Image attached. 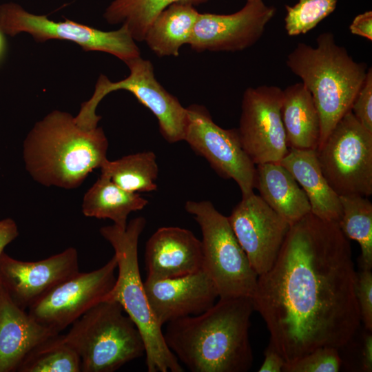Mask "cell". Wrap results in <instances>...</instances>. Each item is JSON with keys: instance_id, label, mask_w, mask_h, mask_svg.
<instances>
[{"instance_id": "cell-36", "label": "cell", "mask_w": 372, "mask_h": 372, "mask_svg": "<svg viewBox=\"0 0 372 372\" xmlns=\"http://www.w3.org/2000/svg\"><path fill=\"white\" fill-rule=\"evenodd\" d=\"M362 366L365 372L372 371V335L367 333L363 340Z\"/></svg>"}, {"instance_id": "cell-8", "label": "cell", "mask_w": 372, "mask_h": 372, "mask_svg": "<svg viewBox=\"0 0 372 372\" xmlns=\"http://www.w3.org/2000/svg\"><path fill=\"white\" fill-rule=\"evenodd\" d=\"M125 64L130 74L124 79L112 82L103 74L99 76L92 96L81 104L74 117L76 123L86 130L98 127L101 118L96 113L99 103L110 92L123 90L132 93L156 116L159 131L168 143L183 141L187 121L186 107L157 81L150 61L138 56Z\"/></svg>"}, {"instance_id": "cell-16", "label": "cell", "mask_w": 372, "mask_h": 372, "mask_svg": "<svg viewBox=\"0 0 372 372\" xmlns=\"http://www.w3.org/2000/svg\"><path fill=\"white\" fill-rule=\"evenodd\" d=\"M79 271L78 253L74 247L34 262L15 259L4 251L0 256V284L24 310Z\"/></svg>"}, {"instance_id": "cell-9", "label": "cell", "mask_w": 372, "mask_h": 372, "mask_svg": "<svg viewBox=\"0 0 372 372\" xmlns=\"http://www.w3.org/2000/svg\"><path fill=\"white\" fill-rule=\"evenodd\" d=\"M0 30L10 37L28 33L37 42L50 39L73 42L85 52H106L125 63L141 56L136 41L125 25L116 30L103 31L68 19L54 21L46 15L31 13L14 2L0 5Z\"/></svg>"}, {"instance_id": "cell-18", "label": "cell", "mask_w": 372, "mask_h": 372, "mask_svg": "<svg viewBox=\"0 0 372 372\" xmlns=\"http://www.w3.org/2000/svg\"><path fill=\"white\" fill-rule=\"evenodd\" d=\"M147 278L183 276L203 268L201 241L189 230L178 227L158 229L146 243Z\"/></svg>"}, {"instance_id": "cell-17", "label": "cell", "mask_w": 372, "mask_h": 372, "mask_svg": "<svg viewBox=\"0 0 372 372\" xmlns=\"http://www.w3.org/2000/svg\"><path fill=\"white\" fill-rule=\"evenodd\" d=\"M143 286L151 310L161 327L178 318L203 313L219 297L215 283L203 268L180 277L146 278Z\"/></svg>"}, {"instance_id": "cell-20", "label": "cell", "mask_w": 372, "mask_h": 372, "mask_svg": "<svg viewBox=\"0 0 372 372\" xmlns=\"http://www.w3.org/2000/svg\"><path fill=\"white\" fill-rule=\"evenodd\" d=\"M280 163L292 174L306 194L311 212L322 220L338 223L342 216L340 196L323 175L316 149L289 148Z\"/></svg>"}, {"instance_id": "cell-28", "label": "cell", "mask_w": 372, "mask_h": 372, "mask_svg": "<svg viewBox=\"0 0 372 372\" xmlns=\"http://www.w3.org/2000/svg\"><path fill=\"white\" fill-rule=\"evenodd\" d=\"M17 371L81 372V360L76 352L59 334L35 347Z\"/></svg>"}, {"instance_id": "cell-33", "label": "cell", "mask_w": 372, "mask_h": 372, "mask_svg": "<svg viewBox=\"0 0 372 372\" xmlns=\"http://www.w3.org/2000/svg\"><path fill=\"white\" fill-rule=\"evenodd\" d=\"M351 34L372 41V11L358 14L349 25Z\"/></svg>"}, {"instance_id": "cell-31", "label": "cell", "mask_w": 372, "mask_h": 372, "mask_svg": "<svg viewBox=\"0 0 372 372\" xmlns=\"http://www.w3.org/2000/svg\"><path fill=\"white\" fill-rule=\"evenodd\" d=\"M355 296L358 303L361 321L365 328L372 330V273L369 269H361L356 273Z\"/></svg>"}, {"instance_id": "cell-14", "label": "cell", "mask_w": 372, "mask_h": 372, "mask_svg": "<svg viewBox=\"0 0 372 372\" xmlns=\"http://www.w3.org/2000/svg\"><path fill=\"white\" fill-rule=\"evenodd\" d=\"M249 262L260 276L275 262L291 225L259 195L242 198L227 217Z\"/></svg>"}, {"instance_id": "cell-38", "label": "cell", "mask_w": 372, "mask_h": 372, "mask_svg": "<svg viewBox=\"0 0 372 372\" xmlns=\"http://www.w3.org/2000/svg\"><path fill=\"white\" fill-rule=\"evenodd\" d=\"M247 2L263 1V0H246Z\"/></svg>"}, {"instance_id": "cell-13", "label": "cell", "mask_w": 372, "mask_h": 372, "mask_svg": "<svg viewBox=\"0 0 372 372\" xmlns=\"http://www.w3.org/2000/svg\"><path fill=\"white\" fill-rule=\"evenodd\" d=\"M117 269L116 256L90 272H78L60 283L29 308L39 324L60 333L89 309L105 300L112 289Z\"/></svg>"}, {"instance_id": "cell-37", "label": "cell", "mask_w": 372, "mask_h": 372, "mask_svg": "<svg viewBox=\"0 0 372 372\" xmlns=\"http://www.w3.org/2000/svg\"><path fill=\"white\" fill-rule=\"evenodd\" d=\"M4 34L0 30V60L3 57L6 49V41Z\"/></svg>"}, {"instance_id": "cell-29", "label": "cell", "mask_w": 372, "mask_h": 372, "mask_svg": "<svg viewBox=\"0 0 372 372\" xmlns=\"http://www.w3.org/2000/svg\"><path fill=\"white\" fill-rule=\"evenodd\" d=\"M338 0H298L285 6V28L290 37L304 34L316 28L336 8Z\"/></svg>"}, {"instance_id": "cell-34", "label": "cell", "mask_w": 372, "mask_h": 372, "mask_svg": "<svg viewBox=\"0 0 372 372\" xmlns=\"http://www.w3.org/2000/svg\"><path fill=\"white\" fill-rule=\"evenodd\" d=\"M283 358L269 343L265 351L264 361L258 369L259 372H280L285 364Z\"/></svg>"}, {"instance_id": "cell-30", "label": "cell", "mask_w": 372, "mask_h": 372, "mask_svg": "<svg viewBox=\"0 0 372 372\" xmlns=\"http://www.w3.org/2000/svg\"><path fill=\"white\" fill-rule=\"evenodd\" d=\"M338 349L320 347L290 363H285L284 372H338L342 365Z\"/></svg>"}, {"instance_id": "cell-10", "label": "cell", "mask_w": 372, "mask_h": 372, "mask_svg": "<svg viewBox=\"0 0 372 372\" xmlns=\"http://www.w3.org/2000/svg\"><path fill=\"white\" fill-rule=\"evenodd\" d=\"M316 151L323 175L338 196L372 194V132L351 110Z\"/></svg>"}, {"instance_id": "cell-12", "label": "cell", "mask_w": 372, "mask_h": 372, "mask_svg": "<svg viewBox=\"0 0 372 372\" xmlns=\"http://www.w3.org/2000/svg\"><path fill=\"white\" fill-rule=\"evenodd\" d=\"M283 90L276 85L247 88L239 127L243 149L256 165L280 163L289 152L282 120Z\"/></svg>"}, {"instance_id": "cell-22", "label": "cell", "mask_w": 372, "mask_h": 372, "mask_svg": "<svg viewBox=\"0 0 372 372\" xmlns=\"http://www.w3.org/2000/svg\"><path fill=\"white\" fill-rule=\"evenodd\" d=\"M282 90L281 115L288 147L317 149L320 123L310 92L302 82L290 85Z\"/></svg>"}, {"instance_id": "cell-3", "label": "cell", "mask_w": 372, "mask_h": 372, "mask_svg": "<svg viewBox=\"0 0 372 372\" xmlns=\"http://www.w3.org/2000/svg\"><path fill=\"white\" fill-rule=\"evenodd\" d=\"M108 141L101 127H79L70 113L54 110L38 121L23 142V161L34 180L67 189L79 187L107 159Z\"/></svg>"}, {"instance_id": "cell-19", "label": "cell", "mask_w": 372, "mask_h": 372, "mask_svg": "<svg viewBox=\"0 0 372 372\" xmlns=\"http://www.w3.org/2000/svg\"><path fill=\"white\" fill-rule=\"evenodd\" d=\"M58 333L39 324L0 284V372H15L38 345Z\"/></svg>"}, {"instance_id": "cell-15", "label": "cell", "mask_w": 372, "mask_h": 372, "mask_svg": "<svg viewBox=\"0 0 372 372\" xmlns=\"http://www.w3.org/2000/svg\"><path fill=\"white\" fill-rule=\"evenodd\" d=\"M276 12L274 6L257 1L229 14L199 13L188 45L198 52L243 50L259 41Z\"/></svg>"}, {"instance_id": "cell-7", "label": "cell", "mask_w": 372, "mask_h": 372, "mask_svg": "<svg viewBox=\"0 0 372 372\" xmlns=\"http://www.w3.org/2000/svg\"><path fill=\"white\" fill-rule=\"evenodd\" d=\"M202 233L203 269L209 275L219 298H251L258 275L240 245L228 218L208 200L185 203Z\"/></svg>"}, {"instance_id": "cell-2", "label": "cell", "mask_w": 372, "mask_h": 372, "mask_svg": "<svg viewBox=\"0 0 372 372\" xmlns=\"http://www.w3.org/2000/svg\"><path fill=\"white\" fill-rule=\"evenodd\" d=\"M250 297L220 298L203 313L167 322L170 351L192 372H246L254 361L249 342Z\"/></svg>"}, {"instance_id": "cell-6", "label": "cell", "mask_w": 372, "mask_h": 372, "mask_svg": "<svg viewBox=\"0 0 372 372\" xmlns=\"http://www.w3.org/2000/svg\"><path fill=\"white\" fill-rule=\"evenodd\" d=\"M121 305L104 300L61 335L81 360V372H114L145 354L143 338Z\"/></svg>"}, {"instance_id": "cell-35", "label": "cell", "mask_w": 372, "mask_h": 372, "mask_svg": "<svg viewBox=\"0 0 372 372\" xmlns=\"http://www.w3.org/2000/svg\"><path fill=\"white\" fill-rule=\"evenodd\" d=\"M19 236V229L15 221L6 218L0 220V256L4 248Z\"/></svg>"}, {"instance_id": "cell-26", "label": "cell", "mask_w": 372, "mask_h": 372, "mask_svg": "<svg viewBox=\"0 0 372 372\" xmlns=\"http://www.w3.org/2000/svg\"><path fill=\"white\" fill-rule=\"evenodd\" d=\"M209 0H113L105 8L103 17L110 24L125 25L136 41H144L145 34L155 17L176 2L194 6Z\"/></svg>"}, {"instance_id": "cell-5", "label": "cell", "mask_w": 372, "mask_h": 372, "mask_svg": "<svg viewBox=\"0 0 372 372\" xmlns=\"http://www.w3.org/2000/svg\"><path fill=\"white\" fill-rule=\"evenodd\" d=\"M145 225V218L137 217L125 229L114 224L100 229L114 251L118 268L115 283L105 300L118 302L139 330L145 343L147 371L182 372L183 367L168 348L162 327L151 310L141 278L138 244Z\"/></svg>"}, {"instance_id": "cell-27", "label": "cell", "mask_w": 372, "mask_h": 372, "mask_svg": "<svg viewBox=\"0 0 372 372\" xmlns=\"http://www.w3.org/2000/svg\"><path fill=\"white\" fill-rule=\"evenodd\" d=\"M342 216L338 225L348 239L357 241L361 249L362 269L372 268V203L360 195L339 196Z\"/></svg>"}, {"instance_id": "cell-32", "label": "cell", "mask_w": 372, "mask_h": 372, "mask_svg": "<svg viewBox=\"0 0 372 372\" xmlns=\"http://www.w3.org/2000/svg\"><path fill=\"white\" fill-rule=\"evenodd\" d=\"M358 122L372 132V69L368 68L365 80L351 109Z\"/></svg>"}, {"instance_id": "cell-24", "label": "cell", "mask_w": 372, "mask_h": 372, "mask_svg": "<svg viewBox=\"0 0 372 372\" xmlns=\"http://www.w3.org/2000/svg\"><path fill=\"white\" fill-rule=\"evenodd\" d=\"M147 204L148 200L138 193L121 189L101 174L85 193L82 211L87 217L110 219L114 225L125 229L129 214L143 209Z\"/></svg>"}, {"instance_id": "cell-4", "label": "cell", "mask_w": 372, "mask_h": 372, "mask_svg": "<svg viewBox=\"0 0 372 372\" xmlns=\"http://www.w3.org/2000/svg\"><path fill=\"white\" fill-rule=\"evenodd\" d=\"M286 65L312 96L320 118L319 147L351 110L367 65L355 61L344 47L336 43L331 32L319 34L316 47L298 43L287 55Z\"/></svg>"}, {"instance_id": "cell-21", "label": "cell", "mask_w": 372, "mask_h": 372, "mask_svg": "<svg viewBox=\"0 0 372 372\" xmlns=\"http://www.w3.org/2000/svg\"><path fill=\"white\" fill-rule=\"evenodd\" d=\"M255 189L261 198L290 225L311 212L308 198L292 174L280 163L256 165Z\"/></svg>"}, {"instance_id": "cell-11", "label": "cell", "mask_w": 372, "mask_h": 372, "mask_svg": "<svg viewBox=\"0 0 372 372\" xmlns=\"http://www.w3.org/2000/svg\"><path fill=\"white\" fill-rule=\"evenodd\" d=\"M184 140L203 156L221 177L233 179L240 187L242 198L254 193L256 165L241 144L238 129H224L216 124L204 106L187 107Z\"/></svg>"}, {"instance_id": "cell-25", "label": "cell", "mask_w": 372, "mask_h": 372, "mask_svg": "<svg viewBox=\"0 0 372 372\" xmlns=\"http://www.w3.org/2000/svg\"><path fill=\"white\" fill-rule=\"evenodd\" d=\"M100 169L102 174L130 192H151L158 187V167L153 152L130 154L113 161L107 159Z\"/></svg>"}, {"instance_id": "cell-23", "label": "cell", "mask_w": 372, "mask_h": 372, "mask_svg": "<svg viewBox=\"0 0 372 372\" xmlns=\"http://www.w3.org/2000/svg\"><path fill=\"white\" fill-rule=\"evenodd\" d=\"M198 14L190 3H172L153 20L143 41L158 56H178L188 45Z\"/></svg>"}, {"instance_id": "cell-1", "label": "cell", "mask_w": 372, "mask_h": 372, "mask_svg": "<svg viewBox=\"0 0 372 372\" xmlns=\"http://www.w3.org/2000/svg\"><path fill=\"white\" fill-rule=\"evenodd\" d=\"M355 282L351 245L338 223L310 212L291 225L251 298L286 363L352 339L361 322Z\"/></svg>"}]
</instances>
